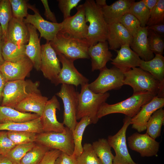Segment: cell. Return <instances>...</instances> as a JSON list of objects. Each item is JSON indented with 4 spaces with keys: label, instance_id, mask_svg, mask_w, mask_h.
I'll list each match as a JSON object with an SVG mask.
<instances>
[{
    "label": "cell",
    "instance_id": "f1b7e54d",
    "mask_svg": "<svg viewBox=\"0 0 164 164\" xmlns=\"http://www.w3.org/2000/svg\"><path fill=\"white\" fill-rule=\"evenodd\" d=\"M30 132L39 134L43 132L40 116L32 121L21 123L0 124V131Z\"/></svg>",
    "mask_w": 164,
    "mask_h": 164
},
{
    "label": "cell",
    "instance_id": "9a60e30c",
    "mask_svg": "<svg viewBox=\"0 0 164 164\" xmlns=\"http://www.w3.org/2000/svg\"><path fill=\"white\" fill-rule=\"evenodd\" d=\"M50 42L41 45L40 70L45 77L52 82L57 77L61 69L60 61Z\"/></svg>",
    "mask_w": 164,
    "mask_h": 164
},
{
    "label": "cell",
    "instance_id": "8d00e7d4",
    "mask_svg": "<svg viewBox=\"0 0 164 164\" xmlns=\"http://www.w3.org/2000/svg\"><path fill=\"white\" fill-rule=\"evenodd\" d=\"M12 17V8L9 0H1L0 3V24L2 30L3 40L6 36L9 22Z\"/></svg>",
    "mask_w": 164,
    "mask_h": 164
},
{
    "label": "cell",
    "instance_id": "d6986e66",
    "mask_svg": "<svg viewBox=\"0 0 164 164\" xmlns=\"http://www.w3.org/2000/svg\"><path fill=\"white\" fill-rule=\"evenodd\" d=\"M108 24L109 50L115 51L123 46H130L133 37L121 24L118 22Z\"/></svg>",
    "mask_w": 164,
    "mask_h": 164
},
{
    "label": "cell",
    "instance_id": "cb8c5ba5",
    "mask_svg": "<svg viewBox=\"0 0 164 164\" xmlns=\"http://www.w3.org/2000/svg\"><path fill=\"white\" fill-rule=\"evenodd\" d=\"M29 38V32L26 24L23 20L12 17L9 22L4 39H9L17 45L22 46L26 45Z\"/></svg>",
    "mask_w": 164,
    "mask_h": 164
},
{
    "label": "cell",
    "instance_id": "ffe728a7",
    "mask_svg": "<svg viewBox=\"0 0 164 164\" xmlns=\"http://www.w3.org/2000/svg\"><path fill=\"white\" fill-rule=\"evenodd\" d=\"M87 53L91 58V71L101 70L106 67L107 63L112 60V54L109 50L107 41L100 42L89 46Z\"/></svg>",
    "mask_w": 164,
    "mask_h": 164
},
{
    "label": "cell",
    "instance_id": "7dc6e473",
    "mask_svg": "<svg viewBox=\"0 0 164 164\" xmlns=\"http://www.w3.org/2000/svg\"><path fill=\"white\" fill-rule=\"evenodd\" d=\"M55 164H77V158L73 155H70L61 152Z\"/></svg>",
    "mask_w": 164,
    "mask_h": 164
},
{
    "label": "cell",
    "instance_id": "f35d334b",
    "mask_svg": "<svg viewBox=\"0 0 164 164\" xmlns=\"http://www.w3.org/2000/svg\"><path fill=\"white\" fill-rule=\"evenodd\" d=\"M35 142L15 145L6 155L15 164H19L21 159L36 145Z\"/></svg>",
    "mask_w": 164,
    "mask_h": 164
},
{
    "label": "cell",
    "instance_id": "f907efd6",
    "mask_svg": "<svg viewBox=\"0 0 164 164\" xmlns=\"http://www.w3.org/2000/svg\"><path fill=\"white\" fill-rule=\"evenodd\" d=\"M6 82V81L0 70V104H1L2 100L3 90Z\"/></svg>",
    "mask_w": 164,
    "mask_h": 164
},
{
    "label": "cell",
    "instance_id": "277c9868",
    "mask_svg": "<svg viewBox=\"0 0 164 164\" xmlns=\"http://www.w3.org/2000/svg\"><path fill=\"white\" fill-rule=\"evenodd\" d=\"M124 85L130 86L133 93L149 92L164 97V84L151 74L140 67H134L124 73Z\"/></svg>",
    "mask_w": 164,
    "mask_h": 164
},
{
    "label": "cell",
    "instance_id": "ba28073f",
    "mask_svg": "<svg viewBox=\"0 0 164 164\" xmlns=\"http://www.w3.org/2000/svg\"><path fill=\"white\" fill-rule=\"evenodd\" d=\"M97 78L88 84L89 89L96 94H104L111 90L120 89L124 85V73L114 66L105 67L100 70Z\"/></svg>",
    "mask_w": 164,
    "mask_h": 164
},
{
    "label": "cell",
    "instance_id": "3957f363",
    "mask_svg": "<svg viewBox=\"0 0 164 164\" xmlns=\"http://www.w3.org/2000/svg\"><path fill=\"white\" fill-rule=\"evenodd\" d=\"M50 43L57 55L62 54L73 62L90 58L87 53L89 46L85 39L76 38L59 32Z\"/></svg>",
    "mask_w": 164,
    "mask_h": 164
},
{
    "label": "cell",
    "instance_id": "5b68a950",
    "mask_svg": "<svg viewBox=\"0 0 164 164\" xmlns=\"http://www.w3.org/2000/svg\"><path fill=\"white\" fill-rule=\"evenodd\" d=\"M88 84L81 85L76 118L77 120H79L84 117H87L90 119L91 124H96L99 119L97 116V112L110 94L108 92L104 94L94 93L89 89Z\"/></svg>",
    "mask_w": 164,
    "mask_h": 164
},
{
    "label": "cell",
    "instance_id": "836d02e7",
    "mask_svg": "<svg viewBox=\"0 0 164 164\" xmlns=\"http://www.w3.org/2000/svg\"><path fill=\"white\" fill-rule=\"evenodd\" d=\"M50 149L36 143L20 161L19 164H39L46 153Z\"/></svg>",
    "mask_w": 164,
    "mask_h": 164
},
{
    "label": "cell",
    "instance_id": "c3c4849f",
    "mask_svg": "<svg viewBox=\"0 0 164 164\" xmlns=\"http://www.w3.org/2000/svg\"><path fill=\"white\" fill-rule=\"evenodd\" d=\"M45 9L44 15L46 19L51 21L52 22L57 23L54 13L51 10L47 0H41Z\"/></svg>",
    "mask_w": 164,
    "mask_h": 164
},
{
    "label": "cell",
    "instance_id": "db71d44e",
    "mask_svg": "<svg viewBox=\"0 0 164 164\" xmlns=\"http://www.w3.org/2000/svg\"><path fill=\"white\" fill-rule=\"evenodd\" d=\"M95 2L96 4L101 8L107 5L106 0H96Z\"/></svg>",
    "mask_w": 164,
    "mask_h": 164
},
{
    "label": "cell",
    "instance_id": "b9f144b4",
    "mask_svg": "<svg viewBox=\"0 0 164 164\" xmlns=\"http://www.w3.org/2000/svg\"><path fill=\"white\" fill-rule=\"evenodd\" d=\"M164 23V0H158L155 6L150 12L146 26Z\"/></svg>",
    "mask_w": 164,
    "mask_h": 164
},
{
    "label": "cell",
    "instance_id": "30bf717a",
    "mask_svg": "<svg viewBox=\"0 0 164 164\" xmlns=\"http://www.w3.org/2000/svg\"><path fill=\"white\" fill-rule=\"evenodd\" d=\"M131 118L126 116L123 119V124L120 129L114 135H109L108 137V142L115 153L113 164H137L132 158L126 142V132L131 125Z\"/></svg>",
    "mask_w": 164,
    "mask_h": 164
},
{
    "label": "cell",
    "instance_id": "7a4b0ae2",
    "mask_svg": "<svg viewBox=\"0 0 164 164\" xmlns=\"http://www.w3.org/2000/svg\"><path fill=\"white\" fill-rule=\"evenodd\" d=\"M156 96L155 94L150 92H140L133 94L128 98L116 104H109L105 102L99 109L97 117L99 119L109 114L118 113L132 118L138 113L142 106Z\"/></svg>",
    "mask_w": 164,
    "mask_h": 164
},
{
    "label": "cell",
    "instance_id": "484cf974",
    "mask_svg": "<svg viewBox=\"0 0 164 164\" xmlns=\"http://www.w3.org/2000/svg\"><path fill=\"white\" fill-rule=\"evenodd\" d=\"M134 0H118L112 4L101 8L104 17L108 24L117 22L125 14L128 13L129 9Z\"/></svg>",
    "mask_w": 164,
    "mask_h": 164
},
{
    "label": "cell",
    "instance_id": "d4e9b609",
    "mask_svg": "<svg viewBox=\"0 0 164 164\" xmlns=\"http://www.w3.org/2000/svg\"><path fill=\"white\" fill-rule=\"evenodd\" d=\"M48 100L40 91L34 92L18 103L14 109L22 112H33L41 116Z\"/></svg>",
    "mask_w": 164,
    "mask_h": 164
},
{
    "label": "cell",
    "instance_id": "11a10c76",
    "mask_svg": "<svg viewBox=\"0 0 164 164\" xmlns=\"http://www.w3.org/2000/svg\"><path fill=\"white\" fill-rule=\"evenodd\" d=\"M3 41L0 40V66L5 62L2 54V47Z\"/></svg>",
    "mask_w": 164,
    "mask_h": 164
},
{
    "label": "cell",
    "instance_id": "44dd1931",
    "mask_svg": "<svg viewBox=\"0 0 164 164\" xmlns=\"http://www.w3.org/2000/svg\"><path fill=\"white\" fill-rule=\"evenodd\" d=\"M117 55L112 59L111 63L123 72L134 67H139L141 60L139 57L128 45L121 46L116 50Z\"/></svg>",
    "mask_w": 164,
    "mask_h": 164
},
{
    "label": "cell",
    "instance_id": "8992f818",
    "mask_svg": "<svg viewBox=\"0 0 164 164\" xmlns=\"http://www.w3.org/2000/svg\"><path fill=\"white\" fill-rule=\"evenodd\" d=\"M39 81L19 80L7 81L4 86L1 106L14 108L19 102L31 94L40 91Z\"/></svg>",
    "mask_w": 164,
    "mask_h": 164
},
{
    "label": "cell",
    "instance_id": "1f68e13d",
    "mask_svg": "<svg viewBox=\"0 0 164 164\" xmlns=\"http://www.w3.org/2000/svg\"><path fill=\"white\" fill-rule=\"evenodd\" d=\"M91 124L90 118L87 117L82 118L77 122L72 131L74 148L73 155L76 158L80 155L83 151L82 145L83 136L86 128Z\"/></svg>",
    "mask_w": 164,
    "mask_h": 164
},
{
    "label": "cell",
    "instance_id": "680465c9",
    "mask_svg": "<svg viewBox=\"0 0 164 164\" xmlns=\"http://www.w3.org/2000/svg\"><path fill=\"white\" fill-rule=\"evenodd\" d=\"M1 153H0V155H1Z\"/></svg>",
    "mask_w": 164,
    "mask_h": 164
},
{
    "label": "cell",
    "instance_id": "6f0895ef",
    "mask_svg": "<svg viewBox=\"0 0 164 164\" xmlns=\"http://www.w3.org/2000/svg\"><path fill=\"white\" fill-rule=\"evenodd\" d=\"M1 0H0V3L1 2Z\"/></svg>",
    "mask_w": 164,
    "mask_h": 164
},
{
    "label": "cell",
    "instance_id": "8fae6325",
    "mask_svg": "<svg viewBox=\"0 0 164 164\" xmlns=\"http://www.w3.org/2000/svg\"><path fill=\"white\" fill-rule=\"evenodd\" d=\"M28 9L33 11L34 14H28L23 20L26 23L32 25L40 33V37L45 39L46 42L53 40L61 28V23H54L46 20L40 14L35 5L28 4Z\"/></svg>",
    "mask_w": 164,
    "mask_h": 164
},
{
    "label": "cell",
    "instance_id": "d590c367",
    "mask_svg": "<svg viewBox=\"0 0 164 164\" xmlns=\"http://www.w3.org/2000/svg\"><path fill=\"white\" fill-rule=\"evenodd\" d=\"M81 154L77 158V164H102L93 148L92 144L85 143Z\"/></svg>",
    "mask_w": 164,
    "mask_h": 164
},
{
    "label": "cell",
    "instance_id": "4dcf8cb0",
    "mask_svg": "<svg viewBox=\"0 0 164 164\" xmlns=\"http://www.w3.org/2000/svg\"><path fill=\"white\" fill-rule=\"evenodd\" d=\"M164 123V110L162 108L156 111L149 118L146 124V133L155 139L161 135Z\"/></svg>",
    "mask_w": 164,
    "mask_h": 164
},
{
    "label": "cell",
    "instance_id": "e575fe53",
    "mask_svg": "<svg viewBox=\"0 0 164 164\" xmlns=\"http://www.w3.org/2000/svg\"><path fill=\"white\" fill-rule=\"evenodd\" d=\"M128 13L133 15L139 20L141 27L146 26L150 12L142 0L133 2L129 9Z\"/></svg>",
    "mask_w": 164,
    "mask_h": 164
},
{
    "label": "cell",
    "instance_id": "2e32d148",
    "mask_svg": "<svg viewBox=\"0 0 164 164\" xmlns=\"http://www.w3.org/2000/svg\"><path fill=\"white\" fill-rule=\"evenodd\" d=\"M57 109L60 110V105L56 96L48 100L40 116L41 121L43 132H63L65 127L63 123L57 120L56 115Z\"/></svg>",
    "mask_w": 164,
    "mask_h": 164
},
{
    "label": "cell",
    "instance_id": "ee69618b",
    "mask_svg": "<svg viewBox=\"0 0 164 164\" xmlns=\"http://www.w3.org/2000/svg\"><path fill=\"white\" fill-rule=\"evenodd\" d=\"M58 5L62 12L63 19L71 16V9L77 6L80 0H58Z\"/></svg>",
    "mask_w": 164,
    "mask_h": 164
},
{
    "label": "cell",
    "instance_id": "f6af8a7d",
    "mask_svg": "<svg viewBox=\"0 0 164 164\" xmlns=\"http://www.w3.org/2000/svg\"><path fill=\"white\" fill-rule=\"evenodd\" d=\"M15 145L8 137L7 131H0V153L6 156Z\"/></svg>",
    "mask_w": 164,
    "mask_h": 164
},
{
    "label": "cell",
    "instance_id": "9f6ffc18",
    "mask_svg": "<svg viewBox=\"0 0 164 164\" xmlns=\"http://www.w3.org/2000/svg\"><path fill=\"white\" fill-rule=\"evenodd\" d=\"M0 40L3 41V34L2 27L0 24Z\"/></svg>",
    "mask_w": 164,
    "mask_h": 164
},
{
    "label": "cell",
    "instance_id": "ab89813d",
    "mask_svg": "<svg viewBox=\"0 0 164 164\" xmlns=\"http://www.w3.org/2000/svg\"><path fill=\"white\" fill-rule=\"evenodd\" d=\"M162 37L153 30L148 29V39L149 48L155 55H163L164 43Z\"/></svg>",
    "mask_w": 164,
    "mask_h": 164
},
{
    "label": "cell",
    "instance_id": "d6a6232c",
    "mask_svg": "<svg viewBox=\"0 0 164 164\" xmlns=\"http://www.w3.org/2000/svg\"><path fill=\"white\" fill-rule=\"evenodd\" d=\"M96 155L102 164H113L114 156L111 151V147L107 139L99 138L92 144Z\"/></svg>",
    "mask_w": 164,
    "mask_h": 164
},
{
    "label": "cell",
    "instance_id": "7402d4cb",
    "mask_svg": "<svg viewBox=\"0 0 164 164\" xmlns=\"http://www.w3.org/2000/svg\"><path fill=\"white\" fill-rule=\"evenodd\" d=\"M29 33L28 44L25 45L26 56L31 61L33 67L37 71L40 70L41 57V46L40 39L36 29L29 24H26Z\"/></svg>",
    "mask_w": 164,
    "mask_h": 164
},
{
    "label": "cell",
    "instance_id": "74e56055",
    "mask_svg": "<svg viewBox=\"0 0 164 164\" xmlns=\"http://www.w3.org/2000/svg\"><path fill=\"white\" fill-rule=\"evenodd\" d=\"M9 138L16 145L35 142L37 133L30 132L7 131Z\"/></svg>",
    "mask_w": 164,
    "mask_h": 164
},
{
    "label": "cell",
    "instance_id": "7bdbcfd3",
    "mask_svg": "<svg viewBox=\"0 0 164 164\" xmlns=\"http://www.w3.org/2000/svg\"><path fill=\"white\" fill-rule=\"evenodd\" d=\"M12 9V17L23 20L28 13L27 12L28 0H9Z\"/></svg>",
    "mask_w": 164,
    "mask_h": 164
},
{
    "label": "cell",
    "instance_id": "681fc988",
    "mask_svg": "<svg viewBox=\"0 0 164 164\" xmlns=\"http://www.w3.org/2000/svg\"><path fill=\"white\" fill-rule=\"evenodd\" d=\"M148 29L152 30L163 37L164 33V23L148 26Z\"/></svg>",
    "mask_w": 164,
    "mask_h": 164
},
{
    "label": "cell",
    "instance_id": "6da1fadb",
    "mask_svg": "<svg viewBox=\"0 0 164 164\" xmlns=\"http://www.w3.org/2000/svg\"><path fill=\"white\" fill-rule=\"evenodd\" d=\"M83 4L86 21L89 23L85 39L89 46L98 42L107 41L108 24L104 17L101 8L93 0H86Z\"/></svg>",
    "mask_w": 164,
    "mask_h": 164
},
{
    "label": "cell",
    "instance_id": "7c38bea8",
    "mask_svg": "<svg viewBox=\"0 0 164 164\" xmlns=\"http://www.w3.org/2000/svg\"><path fill=\"white\" fill-rule=\"evenodd\" d=\"M62 67L56 77L51 82L57 86L60 84L72 85L77 87L88 83L89 80L80 73L75 67L73 62L63 55H58Z\"/></svg>",
    "mask_w": 164,
    "mask_h": 164
},
{
    "label": "cell",
    "instance_id": "60d3db41",
    "mask_svg": "<svg viewBox=\"0 0 164 164\" xmlns=\"http://www.w3.org/2000/svg\"><path fill=\"white\" fill-rule=\"evenodd\" d=\"M118 22L124 26L132 37L141 27L139 20L133 15L128 13L123 15Z\"/></svg>",
    "mask_w": 164,
    "mask_h": 164
},
{
    "label": "cell",
    "instance_id": "816d5d0a",
    "mask_svg": "<svg viewBox=\"0 0 164 164\" xmlns=\"http://www.w3.org/2000/svg\"><path fill=\"white\" fill-rule=\"evenodd\" d=\"M142 1L150 12L156 5L158 0H142Z\"/></svg>",
    "mask_w": 164,
    "mask_h": 164
},
{
    "label": "cell",
    "instance_id": "9c48e42d",
    "mask_svg": "<svg viewBox=\"0 0 164 164\" xmlns=\"http://www.w3.org/2000/svg\"><path fill=\"white\" fill-rule=\"evenodd\" d=\"M74 86L62 84L60 90L56 94L62 100L63 104V123L72 132L77 122L76 115L79 94Z\"/></svg>",
    "mask_w": 164,
    "mask_h": 164
},
{
    "label": "cell",
    "instance_id": "e0dca14e",
    "mask_svg": "<svg viewBox=\"0 0 164 164\" xmlns=\"http://www.w3.org/2000/svg\"><path fill=\"white\" fill-rule=\"evenodd\" d=\"M33 65L27 56L16 62L5 61L0 70L6 81L24 80L29 74Z\"/></svg>",
    "mask_w": 164,
    "mask_h": 164
},
{
    "label": "cell",
    "instance_id": "ac0fdd59",
    "mask_svg": "<svg viewBox=\"0 0 164 164\" xmlns=\"http://www.w3.org/2000/svg\"><path fill=\"white\" fill-rule=\"evenodd\" d=\"M164 98L154 97L149 102L142 106L138 113L131 118L132 128L141 132L146 130V124L152 114L157 110L163 108Z\"/></svg>",
    "mask_w": 164,
    "mask_h": 164
},
{
    "label": "cell",
    "instance_id": "4316f807",
    "mask_svg": "<svg viewBox=\"0 0 164 164\" xmlns=\"http://www.w3.org/2000/svg\"><path fill=\"white\" fill-rule=\"evenodd\" d=\"M39 117L35 113L22 112L11 107L0 105V124L27 122Z\"/></svg>",
    "mask_w": 164,
    "mask_h": 164
},
{
    "label": "cell",
    "instance_id": "5bb4252c",
    "mask_svg": "<svg viewBox=\"0 0 164 164\" xmlns=\"http://www.w3.org/2000/svg\"><path fill=\"white\" fill-rule=\"evenodd\" d=\"M130 149L139 153L142 157L156 156L159 152L160 143L147 133L133 134L128 138Z\"/></svg>",
    "mask_w": 164,
    "mask_h": 164
},
{
    "label": "cell",
    "instance_id": "83f0119b",
    "mask_svg": "<svg viewBox=\"0 0 164 164\" xmlns=\"http://www.w3.org/2000/svg\"><path fill=\"white\" fill-rule=\"evenodd\" d=\"M139 67L149 73L164 84V57L163 55L155 54L152 59L148 61L141 60Z\"/></svg>",
    "mask_w": 164,
    "mask_h": 164
},
{
    "label": "cell",
    "instance_id": "603a6c76",
    "mask_svg": "<svg viewBox=\"0 0 164 164\" xmlns=\"http://www.w3.org/2000/svg\"><path fill=\"white\" fill-rule=\"evenodd\" d=\"M148 29L146 26L140 28L133 37L130 44L131 48L139 57L145 61H148L154 57V54L150 50L148 39Z\"/></svg>",
    "mask_w": 164,
    "mask_h": 164
},
{
    "label": "cell",
    "instance_id": "52a82bcc",
    "mask_svg": "<svg viewBox=\"0 0 164 164\" xmlns=\"http://www.w3.org/2000/svg\"><path fill=\"white\" fill-rule=\"evenodd\" d=\"M35 142L70 155L73 154L74 150L72 132L66 126L62 132H50L38 134Z\"/></svg>",
    "mask_w": 164,
    "mask_h": 164
},
{
    "label": "cell",
    "instance_id": "4fadbf2b",
    "mask_svg": "<svg viewBox=\"0 0 164 164\" xmlns=\"http://www.w3.org/2000/svg\"><path fill=\"white\" fill-rule=\"evenodd\" d=\"M77 12L72 16L63 19L60 32L71 37L81 39H85L88 25L86 22L84 4L76 7Z\"/></svg>",
    "mask_w": 164,
    "mask_h": 164
},
{
    "label": "cell",
    "instance_id": "f546056e",
    "mask_svg": "<svg viewBox=\"0 0 164 164\" xmlns=\"http://www.w3.org/2000/svg\"><path fill=\"white\" fill-rule=\"evenodd\" d=\"M2 54L5 61L12 62L18 61L26 56L25 45H19L5 39L3 41Z\"/></svg>",
    "mask_w": 164,
    "mask_h": 164
},
{
    "label": "cell",
    "instance_id": "f5cc1de1",
    "mask_svg": "<svg viewBox=\"0 0 164 164\" xmlns=\"http://www.w3.org/2000/svg\"><path fill=\"white\" fill-rule=\"evenodd\" d=\"M0 164H15L6 156L0 155Z\"/></svg>",
    "mask_w": 164,
    "mask_h": 164
},
{
    "label": "cell",
    "instance_id": "bcb514c9",
    "mask_svg": "<svg viewBox=\"0 0 164 164\" xmlns=\"http://www.w3.org/2000/svg\"><path fill=\"white\" fill-rule=\"evenodd\" d=\"M61 152L56 149L50 150L45 154L39 164H55Z\"/></svg>",
    "mask_w": 164,
    "mask_h": 164
}]
</instances>
